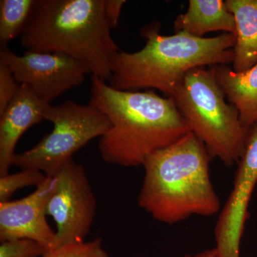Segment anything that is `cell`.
<instances>
[{
  "label": "cell",
  "mask_w": 257,
  "mask_h": 257,
  "mask_svg": "<svg viewBox=\"0 0 257 257\" xmlns=\"http://www.w3.org/2000/svg\"><path fill=\"white\" fill-rule=\"evenodd\" d=\"M89 104L110 121L98 146L101 159L110 165L143 166L152 154L191 132L173 98L154 90H117L92 76Z\"/></svg>",
  "instance_id": "6da1fadb"
},
{
  "label": "cell",
  "mask_w": 257,
  "mask_h": 257,
  "mask_svg": "<svg viewBox=\"0 0 257 257\" xmlns=\"http://www.w3.org/2000/svg\"><path fill=\"white\" fill-rule=\"evenodd\" d=\"M54 177L55 187L47 205V214L55 221L53 248L83 242L90 233L96 200L84 167L69 161Z\"/></svg>",
  "instance_id": "52a82bcc"
},
{
  "label": "cell",
  "mask_w": 257,
  "mask_h": 257,
  "mask_svg": "<svg viewBox=\"0 0 257 257\" xmlns=\"http://www.w3.org/2000/svg\"><path fill=\"white\" fill-rule=\"evenodd\" d=\"M45 120L53 125L52 132L30 150L15 154L13 165L40 171L49 177H54L89 142L101 138L110 126L107 116L94 106L70 100L50 104Z\"/></svg>",
  "instance_id": "8992f818"
},
{
  "label": "cell",
  "mask_w": 257,
  "mask_h": 257,
  "mask_svg": "<svg viewBox=\"0 0 257 257\" xmlns=\"http://www.w3.org/2000/svg\"><path fill=\"white\" fill-rule=\"evenodd\" d=\"M20 85L9 67L0 61V114L15 99Z\"/></svg>",
  "instance_id": "d6986e66"
},
{
  "label": "cell",
  "mask_w": 257,
  "mask_h": 257,
  "mask_svg": "<svg viewBox=\"0 0 257 257\" xmlns=\"http://www.w3.org/2000/svg\"><path fill=\"white\" fill-rule=\"evenodd\" d=\"M49 251L40 243L28 239L1 241L0 257H42Z\"/></svg>",
  "instance_id": "ac0fdd59"
},
{
  "label": "cell",
  "mask_w": 257,
  "mask_h": 257,
  "mask_svg": "<svg viewBox=\"0 0 257 257\" xmlns=\"http://www.w3.org/2000/svg\"><path fill=\"white\" fill-rule=\"evenodd\" d=\"M125 3V0H104V15L111 30L117 28L121 9Z\"/></svg>",
  "instance_id": "ffe728a7"
},
{
  "label": "cell",
  "mask_w": 257,
  "mask_h": 257,
  "mask_svg": "<svg viewBox=\"0 0 257 257\" xmlns=\"http://www.w3.org/2000/svg\"><path fill=\"white\" fill-rule=\"evenodd\" d=\"M50 104L21 84L15 99L0 114V177L9 174L19 140L29 128L45 120Z\"/></svg>",
  "instance_id": "8fae6325"
},
{
  "label": "cell",
  "mask_w": 257,
  "mask_h": 257,
  "mask_svg": "<svg viewBox=\"0 0 257 257\" xmlns=\"http://www.w3.org/2000/svg\"><path fill=\"white\" fill-rule=\"evenodd\" d=\"M42 257H110L101 238L52 248Z\"/></svg>",
  "instance_id": "e0dca14e"
},
{
  "label": "cell",
  "mask_w": 257,
  "mask_h": 257,
  "mask_svg": "<svg viewBox=\"0 0 257 257\" xmlns=\"http://www.w3.org/2000/svg\"><path fill=\"white\" fill-rule=\"evenodd\" d=\"M55 187V178L46 181L30 195L0 203V240L28 239L47 249L54 248L56 232L47 220V205Z\"/></svg>",
  "instance_id": "30bf717a"
},
{
  "label": "cell",
  "mask_w": 257,
  "mask_h": 257,
  "mask_svg": "<svg viewBox=\"0 0 257 257\" xmlns=\"http://www.w3.org/2000/svg\"><path fill=\"white\" fill-rule=\"evenodd\" d=\"M174 28L176 33L197 37L217 31L236 36L234 15L222 0H189L188 10L176 18Z\"/></svg>",
  "instance_id": "4fadbf2b"
},
{
  "label": "cell",
  "mask_w": 257,
  "mask_h": 257,
  "mask_svg": "<svg viewBox=\"0 0 257 257\" xmlns=\"http://www.w3.org/2000/svg\"><path fill=\"white\" fill-rule=\"evenodd\" d=\"M257 184V121L249 128L234 186L214 229L217 257H240L248 205Z\"/></svg>",
  "instance_id": "9c48e42d"
},
{
  "label": "cell",
  "mask_w": 257,
  "mask_h": 257,
  "mask_svg": "<svg viewBox=\"0 0 257 257\" xmlns=\"http://www.w3.org/2000/svg\"><path fill=\"white\" fill-rule=\"evenodd\" d=\"M0 61L9 67L19 84L28 85L47 104L92 74L85 64L62 53L26 50L20 55L4 48L0 50Z\"/></svg>",
  "instance_id": "ba28073f"
},
{
  "label": "cell",
  "mask_w": 257,
  "mask_h": 257,
  "mask_svg": "<svg viewBox=\"0 0 257 257\" xmlns=\"http://www.w3.org/2000/svg\"><path fill=\"white\" fill-rule=\"evenodd\" d=\"M160 24L154 22L140 31L146 45L135 52L119 50L111 59L107 84L121 91L157 90L167 97L192 69L229 64L234 59L236 37L224 33L197 37L185 32L162 35Z\"/></svg>",
  "instance_id": "7a4b0ae2"
},
{
  "label": "cell",
  "mask_w": 257,
  "mask_h": 257,
  "mask_svg": "<svg viewBox=\"0 0 257 257\" xmlns=\"http://www.w3.org/2000/svg\"><path fill=\"white\" fill-rule=\"evenodd\" d=\"M36 0L0 1V46L8 48L12 40L21 36Z\"/></svg>",
  "instance_id": "9a60e30c"
},
{
  "label": "cell",
  "mask_w": 257,
  "mask_h": 257,
  "mask_svg": "<svg viewBox=\"0 0 257 257\" xmlns=\"http://www.w3.org/2000/svg\"><path fill=\"white\" fill-rule=\"evenodd\" d=\"M211 160L204 144L192 132L152 154L143 166L139 205L167 224L194 215L218 214L221 205L211 183Z\"/></svg>",
  "instance_id": "3957f363"
},
{
  "label": "cell",
  "mask_w": 257,
  "mask_h": 257,
  "mask_svg": "<svg viewBox=\"0 0 257 257\" xmlns=\"http://www.w3.org/2000/svg\"><path fill=\"white\" fill-rule=\"evenodd\" d=\"M104 0H36L20 42L27 50L62 53L107 82L120 50L106 22Z\"/></svg>",
  "instance_id": "277c9868"
},
{
  "label": "cell",
  "mask_w": 257,
  "mask_h": 257,
  "mask_svg": "<svg viewBox=\"0 0 257 257\" xmlns=\"http://www.w3.org/2000/svg\"><path fill=\"white\" fill-rule=\"evenodd\" d=\"M236 23V44L232 69L248 70L257 63V0H226Z\"/></svg>",
  "instance_id": "5bb4252c"
},
{
  "label": "cell",
  "mask_w": 257,
  "mask_h": 257,
  "mask_svg": "<svg viewBox=\"0 0 257 257\" xmlns=\"http://www.w3.org/2000/svg\"><path fill=\"white\" fill-rule=\"evenodd\" d=\"M46 175L40 171L32 169H23L20 172L0 177V203L10 201L19 189L25 187L42 185L47 179Z\"/></svg>",
  "instance_id": "2e32d148"
},
{
  "label": "cell",
  "mask_w": 257,
  "mask_h": 257,
  "mask_svg": "<svg viewBox=\"0 0 257 257\" xmlns=\"http://www.w3.org/2000/svg\"><path fill=\"white\" fill-rule=\"evenodd\" d=\"M210 69L226 98L239 111L241 124L251 127L257 121V63L242 72H235L228 64Z\"/></svg>",
  "instance_id": "7c38bea8"
},
{
  "label": "cell",
  "mask_w": 257,
  "mask_h": 257,
  "mask_svg": "<svg viewBox=\"0 0 257 257\" xmlns=\"http://www.w3.org/2000/svg\"><path fill=\"white\" fill-rule=\"evenodd\" d=\"M189 130L211 159L228 167L238 163L249 128L241 124L236 106L226 96L211 69L199 67L186 74L172 96Z\"/></svg>",
  "instance_id": "5b68a950"
},
{
  "label": "cell",
  "mask_w": 257,
  "mask_h": 257,
  "mask_svg": "<svg viewBox=\"0 0 257 257\" xmlns=\"http://www.w3.org/2000/svg\"><path fill=\"white\" fill-rule=\"evenodd\" d=\"M184 257H217V252L215 247L210 248V249L205 250L202 252L197 253L194 255L187 254Z\"/></svg>",
  "instance_id": "44dd1931"
}]
</instances>
